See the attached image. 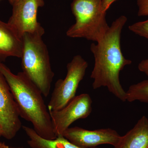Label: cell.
<instances>
[{
  "label": "cell",
  "mask_w": 148,
  "mask_h": 148,
  "mask_svg": "<svg viewBox=\"0 0 148 148\" xmlns=\"http://www.w3.org/2000/svg\"><path fill=\"white\" fill-rule=\"evenodd\" d=\"M127 21L121 15L112 22L99 41L90 45L94 57V65L90 75L93 80L92 87L97 89L106 87L122 102L126 101V92L120 81V73L132 61L125 58L122 52L121 38L122 31Z\"/></svg>",
  "instance_id": "1"
},
{
  "label": "cell",
  "mask_w": 148,
  "mask_h": 148,
  "mask_svg": "<svg viewBox=\"0 0 148 148\" xmlns=\"http://www.w3.org/2000/svg\"><path fill=\"white\" fill-rule=\"evenodd\" d=\"M0 72L5 77L17 105L20 117L31 123L36 132L47 140L57 137L42 93L24 72L14 74L0 62Z\"/></svg>",
  "instance_id": "2"
},
{
  "label": "cell",
  "mask_w": 148,
  "mask_h": 148,
  "mask_svg": "<svg viewBox=\"0 0 148 148\" xmlns=\"http://www.w3.org/2000/svg\"><path fill=\"white\" fill-rule=\"evenodd\" d=\"M42 36L26 33L22 36V72L40 89L43 96L50 93L54 73Z\"/></svg>",
  "instance_id": "3"
},
{
  "label": "cell",
  "mask_w": 148,
  "mask_h": 148,
  "mask_svg": "<svg viewBox=\"0 0 148 148\" xmlns=\"http://www.w3.org/2000/svg\"><path fill=\"white\" fill-rule=\"evenodd\" d=\"M103 0H74L71 10L75 19L66 32L67 36L83 38L98 42L104 37L110 26L106 12L102 8Z\"/></svg>",
  "instance_id": "4"
},
{
  "label": "cell",
  "mask_w": 148,
  "mask_h": 148,
  "mask_svg": "<svg viewBox=\"0 0 148 148\" xmlns=\"http://www.w3.org/2000/svg\"><path fill=\"white\" fill-rule=\"evenodd\" d=\"M87 62L81 56H75L67 65V73L64 79H58L55 84L47 106L49 111L61 110L68 105L76 96L80 82L83 79Z\"/></svg>",
  "instance_id": "5"
},
{
  "label": "cell",
  "mask_w": 148,
  "mask_h": 148,
  "mask_svg": "<svg viewBox=\"0 0 148 148\" xmlns=\"http://www.w3.org/2000/svg\"><path fill=\"white\" fill-rule=\"evenodd\" d=\"M44 5V0H15L7 23L20 38L26 33L43 36L45 32L37 20V13Z\"/></svg>",
  "instance_id": "6"
},
{
  "label": "cell",
  "mask_w": 148,
  "mask_h": 148,
  "mask_svg": "<svg viewBox=\"0 0 148 148\" xmlns=\"http://www.w3.org/2000/svg\"><path fill=\"white\" fill-rule=\"evenodd\" d=\"M92 104L90 95L83 93L75 96L63 108L49 111L56 136H63L65 130L76 121L89 116L92 110Z\"/></svg>",
  "instance_id": "7"
},
{
  "label": "cell",
  "mask_w": 148,
  "mask_h": 148,
  "mask_svg": "<svg viewBox=\"0 0 148 148\" xmlns=\"http://www.w3.org/2000/svg\"><path fill=\"white\" fill-rule=\"evenodd\" d=\"M20 117L9 86L0 72V124L3 137L11 140L16 136L22 126Z\"/></svg>",
  "instance_id": "8"
},
{
  "label": "cell",
  "mask_w": 148,
  "mask_h": 148,
  "mask_svg": "<svg viewBox=\"0 0 148 148\" xmlns=\"http://www.w3.org/2000/svg\"><path fill=\"white\" fill-rule=\"evenodd\" d=\"M63 136L74 145L82 148H94L100 145H110L115 147L121 136L110 128L88 130L82 127H69Z\"/></svg>",
  "instance_id": "9"
},
{
  "label": "cell",
  "mask_w": 148,
  "mask_h": 148,
  "mask_svg": "<svg viewBox=\"0 0 148 148\" xmlns=\"http://www.w3.org/2000/svg\"><path fill=\"white\" fill-rule=\"evenodd\" d=\"M22 49L21 38L8 23L0 20V62L11 56L21 58Z\"/></svg>",
  "instance_id": "10"
},
{
  "label": "cell",
  "mask_w": 148,
  "mask_h": 148,
  "mask_svg": "<svg viewBox=\"0 0 148 148\" xmlns=\"http://www.w3.org/2000/svg\"><path fill=\"white\" fill-rule=\"evenodd\" d=\"M114 148H148V119L143 116L134 127L121 137Z\"/></svg>",
  "instance_id": "11"
},
{
  "label": "cell",
  "mask_w": 148,
  "mask_h": 148,
  "mask_svg": "<svg viewBox=\"0 0 148 148\" xmlns=\"http://www.w3.org/2000/svg\"><path fill=\"white\" fill-rule=\"evenodd\" d=\"M22 127L29 138L27 143L32 148H82L74 145L62 135L57 136L54 140H47L38 135L34 128Z\"/></svg>",
  "instance_id": "12"
},
{
  "label": "cell",
  "mask_w": 148,
  "mask_h": 148,
  "mask_svg": "<svg viewBox=\"0 0 148 148\" xmlns=\"http://www.w3.org/2000/svg\"><path fill=\"white\" fill-rule=\"evenodd\" d=\"M126 92V101L148 103V79L130 86Z\"/></svg>",
  "instance_id": "13"
},
{
  "label": "cell",
  "mask_w": 148,
  "mask_h": 148,
  "mask_svg": "<svg viewBox=\"0 0 148 148\" xmlns=\"http://www.w3.org/2000/svg\"><path fill=\"white\" fill-rule=\"evenodd\" d=\"M128 29L135 34L148 39V18L130 25Z\"/></svg>",
  "instance_id": "14"
},
{
  "label": "cell",
  "mask_w": 148,
  "mask_h": 148,
  "mask_svg": "<svg viewBox=\"0 0 148 148\" xmlns=\"http://www.w3.org/2000/svg\"><path fill=\"white\" fill-rule=\"evenodd\" d=\"M139 16H148V0H136Z\"/></svg>",
  "instance_id": "15"
},
{
  "label": "cell",
  "mask_w": 148,
  "mask_h": 148,
  "mask_svg": "<svg viewBox=\"0 0 148 148\" xmlns=\"http://www.w3.org/2000/svg\"><path fill=\"white\" fill-rule=\"evenodd\" d=\"M139 71L145 74L148 77V58L142 60L138 64Z\"/></svg>",
  "instance_id": "16"
},
{
  "label": "cell",
  "mask_w": 148,
  "mask_h": 148,
  "mask_svg": "<svg viewBox=\"0 0 148 148\" xmlns=\"http://www.w3.org/2000/svg\"><path fill=\"white\" fill-rule=\"evenodd\" d=\"M116 0H103L102 1V8L104 12H107L111 5Z\"/></svg>",
  "instance_id": "17"
},
{
  "label": "cell",
  "mask_w": 148,
  "mask_h": 148,
  "mask_svg": "<svg viewBox=\"0 0 148 148\" xmlns=\"http://www.w3.org/2000/svg\"><path fill=\"white\" fill-rule=\"evenodd\" d=\"M0 148H10L5 143L0 142Z\"/></svg>",
  "instance_id": "18"
},
{
  "label": "cell",
  "mask_w": 148,
  "mask_h": 148,
  "mask_svg": "<svg viewBox=\"0 0 148 148\" xmlns=\"http://www.w3.org/2000/svg\"><path fill=\"white\" fill-rule=\"evenodd\" d=\"M2 129L1 126V124H0V137L2 136Z\"/></svg>",
  "instance_id": "19"
},
{
  "label": "cell",
  "mask_w": 148,
  "mask_h": 148,
  "mask_svg": "<svg viewBox=\"0 0 148 148\" xmlns=\"http://www.w3.org/2000/svg\"><path fill=\"white\" fill-rule=\"evenodd\" d=\"M8 1H9L10 3L12 5L15 0H8Z\"/></svg>",
  "instance_id": "20"
},
{
  "label": "cell",
  "mask_w": 148,
  "mask_h": 148,
  "mask_svg": "<svg viewBox=\"0 0 148 148\" xmlns=\"http://www.w3.org/2000/svg\"><path fill=\"white\" fill-rule=\"evenodd\" d=\"M22 148L17 147V148Z\"/></svg>",
  "instance_id": "21"
},
{
  "label": "cell",
  "mask_w": 148,
  "mask_h": 148,
  "mask_svg": "<svg viewBox=\"0 0 148 148\" xmlns=\"http://www.w3.org/2000/svg\"><path fill=\"white\" fill-rule=\"evenodd\" d=\"M1 1V0H0V1Z\"/></svg>",
  "instance_id": "22"
}]
</instances>
